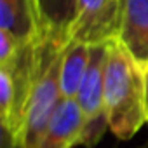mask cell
<instances>
[{
    "label": "cell",
    "mask_w": 148,
    "mask_h": 148,
    "mask_svg": "<svg viewBox=\"0 0 148 148\" xmlns=\"http://www.w3.org/2000/svg\"><path fill=\"white\" fill-rule=\"evenodd\" d=\"M105 110L108 131L122 141L148 122V73L117 38L108 42L105 70Z\"/></svg>",
    "instance_id": "6da1fadb"
},
{
    "label": "cell",
    "mask_w": 148,
    "mask_h": 148,
    "mask_svg": "<svg viewBox=\"0 0 148 148\" xmlns=\"http://www.w3.org/2000/svg\"><path fill=\"white\" fill-rule=\"evenodd\" d=\"M61 52H63V47H58L52 42L44 40L38 77L30 94V99L26 103L23 122L12 143V148H35V145L40 141V138L47 131L63 99L61 89H59Z\"/></svg>",
    "instance_id": "7a4b0ae2"
},
{
    "label": "cell",
    "mask_w": 148,
    "mask_h": 148,
    "mask_svg": "<svg viewBox=\"0 0 148 148\" xmlns=\"http://www.w3.org/2000/svg\"><path fill=\"white\" fill-rule=\"evenodd\" d=\"M108 58V42L92 44L87 73L77 96V103L84 119L82 136L79 145L92 148L103 139L108 131L106 110H105V70Z\"/></svg>",
    "instance_id": "3957f363"
},
{
    "label": "cell",
    "mask_w": 148,
    "mask_h": 148,
    "mask_svg": "<svg viewBox=\"0 0 148 148\" xmlns=\"http://www.w3.org/2000/svg\"><path fill=\"white\" fill-rule=\"evenodd\" d=\"M122 16V0H77V16L70 40L106 44L117 38Z\"/></svg>",
    "instance_id": "277c9868"
},
{
    "label": "cell",
    "mask_w": 148,
    "mask_h": 148,
    "mask_svg": "<svg viewBox=\"0 0 148 148\" xmlns=\"http://www.w3.org/2000/svg\"><path fill=\"white\" fill-rule=\"evenodd\" d=\"M117 40L148 73V0H122Z\"/></svg>",
    "instance_id": "5b68a950"
},
{
    "label": "cell",
    "mask_w": 148,
    "mask_h": 148,
    "mask_svg": "<svg viewBox=\"0 0 148 148\" xmlns=\"http://www.w3.org/2000/svg\"><path fill=\"white\" fill-rule=\"evenodd\" d=\"M42 40L64 47L77 16V0H35Z\"/></svg>",
    "instance_id": "8992f818"
},
{
    "label": "cell",
    "mask_w": 148,
    "mask_h": 148,
    "mask_svg": "<svg viewBox=\"0 0 148 148\" xmlns=\"http://www.w3.org/2000/svg\"><path fill=\"white\" fill-rule=\"evenodd\" d=\"M84 119L77 99H61L47 131L35 148H71L79 145Z\"/></svg>",
    "instance_id": "52a82bcc"
},
{
    "label": "cell",
    "mask_w": 148,
    "mask_h": 148,
    "mask_svg": "<svg viewBox=\"0 0 148 148\" xmlns=\"http://www.w3.org/2000/svg\"><path fill=\"white\" fill-rule=\"evenodd\" d=\"M0 30L21 44L42 40L35 0H0Z\"/></svg>",
    "instance_id": "ba28073f"
},
{
    "label": "cell",
    "mask_w": 148,
    "mask_h": 148,
    "mask_svg": "<svg viewBox=\"0 0 148 148\" xmlns=\"http://www.w3.org/2000/svg\"><path fill=\"white\" fill-rule=\"evenodd\" d=\"M91 58V45L77 40H70L61 52L59 89L63 99H77L87 73Z\"/></svg>",
    "instance_id": "9c48e42d"
}]
</instances>
